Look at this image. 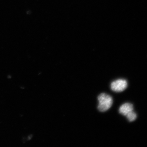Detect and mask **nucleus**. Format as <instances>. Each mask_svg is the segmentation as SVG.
<instances>
[{
	"label": "nucleus",
	"mask_w": 147,
	"mask_h": 147,
	"mask_svg": "<svg viewBox=\"0 0 147 147\" xmlns=\"http://www.w3.org/2000/svg\"><path fill=\"white\" fill-rule=\"evenodd\" d=\"M98 109L99 111L104 112L109 110L113 103L112 97L109 95L105 93H101L98 97Z\"/></svg>",
	"instance_id": "f257e3e1"
},
{
	"label": "nucleus",
	"mask_w": 147,
	"mask_h": 147,
	"mask_svg": "<svg viewBox=\"0 0 147 147\" xmlns=\"http://www.w3.org/2000/svg\"><path fill=\"white\" fill-rule=\"evenodd\" d=\"M127 87V82L123 79H118L112 82L111 84V90L117 92L123 91Z\"/></svg>",
	"instance_id": "f03ea898"
},
{
	"label": "nucleus",
	"mask_w": 147,
	"mask_h": 147,
	"mask_svg": "<svg viewBox=\"0 0 147 147\" xmlns=\"http://www.w3.org/2000/svg\"><path fill=\"white\" fill-rule=\"evenodd\" d=\"M134 110V107L132 104L130 103H125L120 107L119 112L121 115L126 116L128 113Z\"/></svg>",
	"instance_id": "7ed1b4c3"
},
{
	"label": "nucleus",
	"mask_w": 147,
	"mask_h": 147,
	"mask_svg": "<svg viewBox=\"0 0 147 147\" xmlns=\"http://www.w3.org/2000/svg\"><path fill=\"white\" fill-rule=\"evenodd\" d=\"M127 118L129 121H134L137 118V115L136 113H134V111H132L129 113H128L126 116Z\"/></svg>",
	"instance_id": "20e7f679"
}]
</instances>
